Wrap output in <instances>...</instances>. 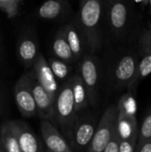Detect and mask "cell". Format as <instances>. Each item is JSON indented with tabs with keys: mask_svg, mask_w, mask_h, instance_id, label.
Masks as SVG:
<instances>
[{
	"mask_svg": "<svg viewBox=\"0 0 151 152\" xmlns=\"http://www.w3.org/2000/svg\"><path fill=\"white\" fill-rule=\"evenodd\" d=\"M104 0H87L80 5L73 23L83 37L87 53H96L103 45L102 14Z\"/></svg>",
	"mask_w": 151,
	"mask_h": 152,
	"instance_id": "obj_1",
	"label": "cell"
},
{
	"mask_svg": "<svg viewBox=\"0 0 151 152\" xmlns=\"http://www.w3.org/2000/svg\"><path fill=\"white\" fill-rule=\"evenodd\" d=\"M70 77L59 89L54 102L53 116V124L60 127L68 142L70 141L77 117Z\"/></svg>",
	"mask_w": 151,
	"mask_h": 152,
	"instance_id": "obj_2",
	"label": "cell"
},
{
	"mask_svg": "<svg viewBox=\"0 0 151 152\" xmlns=\"http://www.w3.org/2000/svg\"><path fill=\"white\" fill-rule=\"evenodd\" d=\"M117 129L120 140L130 141L137 144L139 128L136 118L137 105L134 93L128 91L123 94L117 104Z\"/></svg>",
	"mask_w": 151,
	"mask_h": 152,
	"instance_id": "obj_3",
	"label": "cell"
},
{
	"mask_svg": "<svg viewBox=\"0 0 151 152\" xmlns=\"http://www.w3.org/2000/svg\"><path fill=\"white\" fill-rule=\"evenodd\" d=\"M102 20L112 39H122L130 21V8L127 0H104Z\"/></svg>",
	"mask_w": 151,
	"mask_h": 152,
	"instance_id": "obj_4",
	"label": "cell"
},
{
	"mask_svg": "<svg viewBox=\"0 0 151 152\" xmlns=\"http://www.w3.org/2000/svg\"><path fill=\"white\" fill-rule=\"evenodd\" d=\"M86 89L89 106L96 109L100 103L101 81V65L99 59L91 53H86L79 61V72Z\"/></svg>",
	"mask_w": 151,
	"mask_h": 152,
	"instance_id": "obj_5",
	"label": "cell"
},
{
	"mask_svg": "<svg viewBox=\"0 0 151 152\" xmlns=\"http://www.w3.org/2000/svg\"><path fill=\"white\" fill-rule=\"evenodd\" d=\"M138 62V57L134 52L119 53L112 61L108 70V78L111 88L120 91L127 87L135 74Z\"/></svg>",
	"mask_w": 151,
	"mask_h": 152,
	"instance_id": "obj_6",
	"label": "cell"
},
{
	"mask_svg": "<svg viewBox=\"0 0 151 152\" xmlns=\"http://www.w3.org/2000/svg\"><path fill=\"white\" fill-rule=\"evenodd\" d=\"M98 124V116L89 110V108L77 113L75 125L69 144L72 151H81L87 149L94 134Z\"/></svg>",
	"mask_w": 151,
	"mask_h": 152,
	"instance_id": "obj_7",
	"label": "cell"
},
{
	"mask_svg": "<svg viewBox=\"0 0 151 152\" xmlns=\"http://www.w3.org/2000/svg\"><path fill=\"white\" fill-rule=\"evenodd\" d=\"M117 105H109L98 121L93 139L86 151L89 152H103L105 146L111 138L117 127Z\"/></svg>",
	"mask_w": 151,
	"mask_h": 152,
	"instance_id": "obj_8",
	"label": "cell"
},
{
	"mask_svg": "<svg viewBox=\"0 0 151 152\" xmlns=\"http://www.w3.org/2000/svg\"><path fill=\"white\" fill-rule=\"evenodd\" d=\"M31 76L32 71L23 74L13 89L16 105L24 118H32L36 114V105L31 89Z\"/></svg>",
	"mask_w": 151,
	"mask_h": 152,
	"instance_id": "obj_9",
	"label": "cell"
},
{
	"mask_svg": "<svg viewBox=\"0 0 151 152\" xmlns=\"http://www.w3.org/2000/svg\"><path fill=\"white\" fill-rule=\"evenodd\" d=\"M32 66V70L36 79L47 92V94L51 96V98L55 101L60 86L47 61L41 53H38Z\"/></svg>",
	"mask_w": 151,
	"mask_h": 152,
	"instance_id": "obj_10",
	"label": "cell"
},
{
	"mask_svg": "<svg viewBox=\"0 0 151 152\" xmlns=\"http://www.w3.org/2000/svg\"><path fill=\"white\" fill-rule=\"evenodd\" d=\"M7 123L17 138L21 152H38L43 151L40 141L26 123L20 120H12Z\"/></svg>",
	"mask_w": 151,
	"mask_h": 152,
	"instance_id": "obj_11",
	"label": "cell"
},
{
	"mask_svg": "<svg viewBox=\"0 0 151 152\" xmlns=\"http://www.w3.org/2000/svg\"><path fill=\"white\" fill-rule=\"evenodd\" d=\"M31 76V89L36 105V114L43 119L50 120L53 123L54 100L47 94L41 84L36 79L33 70Z\"/></svg>",
	"mask_w": 151,
	"mask_h": 152,
	"instance_id": "obj_12",
	"label": "cell"
},
{
	"mask_svg": "<svg viewBox=\"0 0 151 152\" xmlns=\"http://www.w3.org/2000/svg\"><path fill=\"white\" fill-rule=\"evenodd\" d=\"M41 134L46 149L53 152H71L68 141L50 120L44 119L41 122Z\"/></svg>",
	"mask_w": 151,
	"mask_h": 152,
	"instance_id": "obj_13",
	"label": "cell"
},
{
	"mask_svg": "<svg viewBox=\"0 0 151 152\" xmlns=\"http://www.w3.org/2000/svg\"><path fill=\"white\" fill-rule=\"evenodd\" d=\"M69 11V0H44L37 9V16L43 20H59Z\"/></svg>",
	"mask_w": 151,
	"mask_h": 152,
	"instance_id": "obj_14",
	"label": "cell"
},
{
	"mask_svg": "<svg viewBox=\"0 0 151 152\" xmlns=\"http://www.w3.org/2000/svg\"><path fill=\"white\" fill-rule=\"evenodd\" d=\"M19 59L26 67H32L39 51L36 38L30 34L23 35L18 43Z\"/></svg>",
	"mask_w": 151,
	"mask_h": 152,
	"instance_id": "obj_15",
	"label": "cell"
},
{
	"mask_svg": "<svg viewBox=\"0 0 151 152\" xmlns=\"http://www.w3.org/2000/svg\"><path fill=\"white\" fill-rule=\"evenodd\" d=\"M61 28L76 61H79L85 54L84 48L85 47L81 33L73 22L63 26Z\"/></svg>",
	"mask_w": 151,
	"mask_h": 152,
	"instance_id": "obj_16",
	"label": "cell"
},
{
	"mask_svg": "<svg viewBox=\"0 0 151 152\" xmlns=\"http://www.w3.org/2000/svg\"><path fill=\"white\" fill-rule=\"evenodd\" d=\"M52 51H53V56L69 64H72L77 61L66 40L62 28H60L53 37V40L52 43Z\"/></svg>",
	"mask_w": 151,
	"mask_h": 152,
	"instance_id": "obj_17",
	"label": "cell"
},
{
	"mask_svg": "<svg viewBox=\"0 0 151 152\" xmlns=\"http://www.w3.org/2000/svg\"><path fill=\"white\" fill-rule=\"evenodd\" d=\"M70 78H71V86H72L75 110L76 112L77 113L90 107L88 102L87 93L85 85L83 83V80L78 73L72 75Z\"/></svg>",
	"mask_w": 151,
	"mask_h": 152,
	"instance_id": "obj_18",
	"label": "cell"
},
{
	"mask_svg": "<svg viewBox=\"0 0 151 152\" xmlns=\"http://www.w3.org/2000/svg\"><path fill=\"white\" fill-rule=\"evenodd\" d=\"M150 73L151 53H148L144 54V57L142 58V60L138 62L135 74H134V76H133V79L131 81V83L127 86L128 91H131L133 93H135V90H136L137 86L139 85V83L143 78H145L146 77H148Z\"/></svg>",
	"mask_w": 151,
	"mask_h": 152,
	"instance_id": "obj_19",
	"label": "cell"
},
{
	"mask_svg": "<svg viewBox=\"0 0 151 152\" xmlns=\"http://www.w3.org/2000/svg\"><path fill=\"white\" fill-rule=\"evenodd\" d=\"M55 78L57 81H61L62 84L65 83L72 75V68L70 67V64L55 57V56H50L48 60H46Z\"/></svg>",
	"mask_w": 151,
	"mask_h": 152,
	"instance_id": "obj_20",
	"label": "cell"
},
{
	"mask_svg": "<svg viewBox=\"0 0 151 152\" xmlns=\"http://www.w3.org/2000/svg\"><path fill=\"white\" fill-rule=\"evenodd\" d=\"M0 142L5 152H21L17 138L11 130L7 122L3 124L1 126Z\"/></svg>",
	"mask_w": 151,
	"mask_h": 152,
	"instance_id": "obj_21",
	"label": "cell"
},
{
	"mask_svg": "<svg viewBox=\"0 0 151 152\" xmlns=\"http://www.w3.org/2000/svg\"><path fill=\"white\" fill-rule=\"evenodd\" d=\"M151 136V107L147 112V115L145 116L142 124L141 126V128L139 129L138 134V139H137V144L136 146L142 144L144 141H146L148 138Z\"/></svg>",
	"mask_w": 151,
	"mask_h": 152,
	"instance_id": "obj_22",
	"label": "cell"
},
{
	"mask_svg": "<svg viewBox=\"0 0 151 152\" xmlns=\"http://www.w3.org/2000/svg\"><path fill=\"white\" fill-rule=\"evenodd\" d=\"M139 45L142 54L151 53V26L141 36Z\"/></svg>",
	"mask_w": 151,
	"mask_h": 152,
	"instance_id": "obj_23",
	"label": "cell"
},
{
	"mask_svg": "<svg viewBox=\"0 0 151 152\" xmlns=\"http://www.w3.org/2000/svg\"><path fill=\"white\" fill-rule=\"evenodd\" d=\"M119 142H120V137H119L117 129L116 127L111 138L109 139L107 145L105 146L103 152H118L119 151Z\"/></svg>",
	"mask_w": 151,
	"mask_h": 152,
	"instance_id": "obj_24",
	"label": "cell"
},
{
	"mask_svg": "<svg viewBox=\"0 0 151 152\" xmlns=\"http://www.w3.org/2000/svg\"><path fill=\"white\" fill-rule=\"evenodd\" d=\"M135 147L136 143L126 140H120L118 152H133L135 151Z\"/></svg>",
	"mask_w": 151,
	"mask_h": 152,
	"instance_id": "obj_25",
	"label": "cell"
},
{
	"mask_svg": "<svg viewBox=\"0 0 151 152\" xmlns=\"http://www.w3.org/2000/svg\"><path fill=\"white\" fill-rule=\"evenodd\" d=\"M136 152H151V136L144 141L142 144L135 147Z\"/></svg>",
	"mask_w": 151,
	"mask_h": 152,
	"instance_id": "obj_26",
	"label": "cell"
},
{
	"mask_svg": "<svg viewBox=\"0 0 151 152\" xmlns=\"http://www.w3.org/2000/svg\"><path fill=\"white\" fill-rule=\"evenodd\" d=\"M85 1H87V0H79V5H81V4H83Z\"/></svg>",
	"mask_w": 151,
	"mask_h": 152,
	"instance_id": "obj_27",
	"label": "cell"
},
{
	"mask_svg": "<svg viewBox=\"0 0 151 152\" xmlns=\"http://www.w3.org/2000/svg\"><path fill=\"white\" fill-rule=\"evenodd\" d=\"M4 148H3V146H2V144H1V142H0V152H4Z\"/></svg>",
	"mask_w": 151,
	"mask_h": 152,
	"instance_id": "obj_28",
	"label": "cell"
},
{
	"mask_svg": "<svg viewBox=\"0 0 151 152\" xmlns=\"http://www.w3.org/2000/svg\"><path fill=\"white\" fill-rule=\"evenodd\" d=\"M1 102H2V93H1V88H0V106H1Z\"/></svg>",
	"mask_w": 151,
	"mask_h": 152,
	"instance_id": "obj_29",
	"label": "cell"
},
{
	"mask_svg": "<svg viewBox=\"0 0 151 152\" xmlns=\"http://www.w3.org/2000/svg\"><path fill=\"white\" fill-rule=\"evenodd\" d=\"M149 3H150V12H151V0H150V2H149Z\"/></svg>",
	"mask_w": 151,
	"mask_h": 152,
	"instance_id": "obj_30",
	"label": "cell"
},
{
	"mask_svg": "<svg viewBox=\"0 0 151 152\" xmlns=\"http://www.w3.org/2000/svg\"><path fill=\"white\" fill-rule=\"evenodd\" d=\"M0 54H1V51H0Z\"/></svg>",
	"mask_w": 151,
	"mask_h": 152,
	"instance_id": "obj_31",
	"label": "cell"
}]
</instances>
